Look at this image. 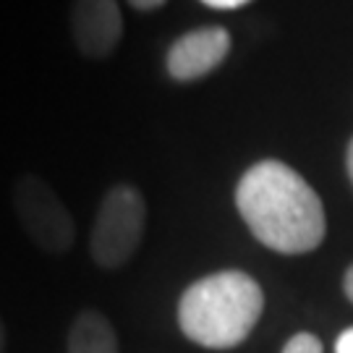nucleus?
Returning a JSON list of instances; mask_svg holds the SVG:
<instances>
[{
	"instance_id": "nucleus-1",
	"label": "nucleus",
	"mask_w": 353,
	"mask_h": 353,
	"mask_svg": "<svg viewBox=\"0 0 353 353\" xmlns=\"http://www.w3.org/2000/svg\"><path fill=\"white\" fill-rule=\"evenodd\" d=\"M236 207L254 239L278 254L314 252L327 233L319 194L280 160H262L241 176Z\"/></svg>"
},
{
	"instance_id": "nucleus-2",
	"label": "nucleus",
	"mask_w": 353,
	"mask_h": 353,
	"mask_svg": "<svg viewBox=\"0 0 353 353\" xmlns=\"http://www.w3.org/2000/svg\"><path fill=\"white\" fill-rule=\"evenodd\" d=\"M262 309L265 293L259 283L241 270H223L183 290L178 325L191 343L210 351H230L252 335Z\"/></svg>"
},
{
	"instance_id": "nucleus-3",
	"label": "nucleus",
	"mask_w": 353,
	"mask_h": 353,
	"mask_svg": "<svg viewBox=\"0 0 353 353\" xmlns=\"http://www.w3.org/2000/svg\"><path fill=\"white\" fill-rule=\"evenodd\" d=\"M147 225V202L131 183H115L105 191L92 233L89 256L102 270H121L137 254Z\"/></svg>"
},
{
	"instance_id": "nucleus-4",
	"label": "nucleus",
	"mask_w": 353,
	"mask_h": 353,
	"mask_svg": "<svg viewBox=\"0 0 353 353\" xmlns=\"http://www.w3.org/2000/svg\"><path fill=\"white\" fill-rule=\"evenodd\" d=\"M13 212L24 228L29 241L45 254L71 252L76 241L74 217L58 191L37 173L16 178L11 191Z\"/></svg>"
},
{
	"instance_id": "nucleus-5",
	"label": "nucleus",
	"mask_w": 353,
	"mask_h": 353,
	"mask_svg": "<svg viewBox=\"0 0 353 353\" xmlns=\"http://www.w3.org/2000/svg\"><path fill=\"white\" fill-rule=\"evenodd\" d=\"M68 32L79 55L87 61L110 58L123 39V13L118 0H71Z\"/></svg>"
},
{
	"instance_id": "nucleus-6",
	"label": "nucleus",
	"mask_w": 353,
	"mask_h": 353,
	"mask_svg": "<svg viewBox=\"0 0 353 353\" xmlns=\"http://www.w3.org/2000/svg\"><path fill=\"white\" fill-rule=\"evenodd\" d=\"M230 52V32L225 26H199L191 29L168 48L165 71L173 81L189 84L212 74L217 65L225 63Z\"/></svg>"
},
{
	"instance_id": "nucleus-7",
	"label": "nucleus",
	"mask_w": 353,
	"mask_h": 353,
	"mask_svg": "<svg viewBox=\"0 0 353 353\" xmlns=\"http://www.w3.org/2000/svg\"><path fill=\"white\" fill-rule=\"evenodd\" d=\"M68 353H118V335L97 309L79 312L68 330Z\"/></svg>"
},
{
	"instance_id": "nucleus-8",
	"label": "nucleus",
	"mask_w": 353,
	"mask_h": 353,
	"mask_svg": "<svg viewBox=\"0 0 353 353\" xmlns=\"http://www.w3.org/2000/svg\"><path fill=\"white\" fill-rule=\"evenodd\" d=\"M283 353H322V343L312 332H299L285 343Z\"/></svg>"
},
{
	"instance_id": "nucleus-9",
	"label": "nucleus",
	"mask_w": 353,
	"mask_h": 353,
	"mask_svg": "<svg viewBox=\"0 0 353 353\" xmlns=\"http://www.w3.org/2000/svg\"><path fill=\"white\" fill-rule=\"evenodd\" d=\"M202 3L210 6V8H217V11H236V8L249 6L252 0H202Z\"/></svg>"
},
{
	"instance_id": "nucleus-10",
	"label": "nucleus",
	"mask_w": 353,
	"mask_h": 353,
	"mask_svg": "<svg viewBox=\"0 0 353 353\" xmlns=\"http://www.w3.org/2000/svg\"><path fill=\"white\" fill-rule=\"evenodd\" d=\"M335 353H353V327L341 332V338L335 343Z\"/></svg>"
},
{
	"instance_id": "nucleus-11",
	"label": "nucleus",
	"mask_w": 353,
	"mask_h": 353,
	"mask_svg": "<svg viewBox=\"0 0 353 353\" xmlns=\"http://www.w3.org/2000/svg\"><path fill=\"white\" fill-rule=\"evenodd\" d=\"M168 0H128V6L137 8V11H154V8H160Z\"/></svg>"
},
{
	"instance_id": "nucleus-12",
	"label": "nucleus",
	"mask_w": 353,
	"mask_h": 353,
	"mask_svg": "<svg viewBox=\"0 0 353 353\" xmlns=\"http://www.w3.org/2000/svg\"><path fill=\"white\" fill-rule=\"evenodd\" d=\"M343 288H345V296L353 301V265L348 267V272H345V280H343Z\"/></svg>"
},
{
	"instance_id": "nucleus-13",
	"label": "nucleus",
	"mask_w": 353,
	"mask_h": 353,
	"mask_svg": "<svg viewBox=\"0 0 353 353\" xmlns=\"http://www.w3.org/2000/svg\"><path fill=\"white\" fill-rule=\"evenodd\" d=\"M345 165H348V176H351V183H353V139L348 144V157H345Z\"/></svg>"
},
{
	"instance_id": "nucleus-14",
	"label": "nucleus",
	"mask_w": 353,
	"mask_h": 353,
	"mask_svg": "<svg viewBox=\"0 0 353 353\" xmlns=\"http://www.w3.org/2000/svg\"><path fill=\"white\" fill-rule=\"evenodd\" d=\"M6 351V325H3V319H0V353Z\"/></svg>"
}]
</instances>
